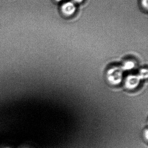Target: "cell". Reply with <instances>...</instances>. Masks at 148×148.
<instances>
[{
  "instance_id": "6da1fadb",
  "label": "cell",
  "mask_w": 148,
  "mask_h": 148,
  "mask_svg": "<svg viewBox=\"0 0 148 148\" xmlns=\"http://www.w3.org/2000/svg\"><path fill=\"white\" fill-rule=\"evenodd\" d=\"M61 9L62 13L65 16L70 17L75 13L77 8L75 3L71 1H68L62 5Z\"/></svg>"
},
{
  "instance_id": "7a4b0ae2",
  "label": "cell",
  "mask_w": 148,
  "mask_h": 148,
  "mask_svg": "<svg viewBox=\"0 0 148 148\" xmlns=\"http://www.w3.org/2000/svg\"><path fill=\"white\" fill-rule=\"evenodd\" d=\"M148 0H141V5L142 7L145 10H147L148 9Z\"/></svg>"
},
{
  "instance_id": "5b68a950",
  "label": "cell",
  "mask_w": 148,
  "mask_h": 148,
  "mask_svg": "<svg viewBox=\"0 0 148 148\" xmlns=\"http://www.w3.org/2000/svg\"><path fill=\"white\" fill-rule=\"evenodd\" d=\"M10 148V147H5V148Z\"/></svg>"
},
{
  "instance_id": "277c9868",
  "label": "cell",
  "mask_w": 148,
  "mask_h": 148,
  "mask_svg": "<svg viewBox=\"0 0 148 148\" xmlns=\"http://www.w3.org/2000/svg\"><path fill=\"white\" fill-rule=\"evenodd\" d=\"M54 1H56L57 2H61V1H63L64 0H54Z\"/></svg>"
},
{
  "instance_id": "3957f363",
  "label": "cell",
  "mask_w": 148,
  "mask_h": 148,
  "mask_svg": "<svg viewBox=\"0 0 148 148\" xmlns=\"http://www.w3.org/2000/svg\"><path fill=\"white\" fill-rule=\"evenodd\" d=\"M73 3L79 4V3L83 2L84 0H73Z\"/></svg>"
},
{
  "instance_id": "8992f818",
  "label": "cell",
  "mask_w": 148,
  "mask_h": 148,
  "mask_svg": "<svg viewBox=\"0 0 148 148\" xmlns=\"http://www.w3.org/2000/svg\"></svg>"
}]
</instances>
